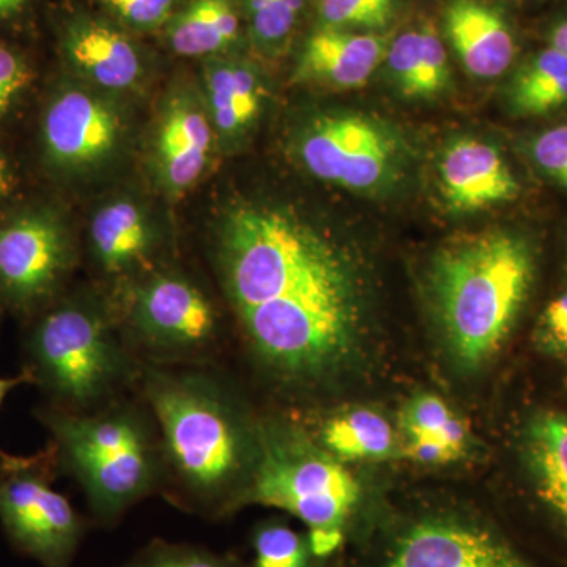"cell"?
Returning a JSON list of instances; mask_svg holds the SVG:
<instances>
[{"instance_id":"obj_16","label":"cell","mask_w":567,"mask_h":567,"mask_svg":"<svg viewBox=\"0 0 567 567\" xmlns=\"http://www.w3.org/2000/svg\"><path fill=\"white\" fill-rule=\"evenodd\" d=\"M89 238L96 268L121 289L158 268L155 230L140 205L130 200L104 205L93 216Z\"/></svg>"},{"instance_id":"obj_38","label":"cell","mask_w":567,"mask_h":567,"mask_svg":"<svg viewBox=\"0 0 567 567\" xmlns=\"http://www.w3.org/2000/svg\"><path fill=\"white\" fill-rule=\"evenodd\" d=\"M10 186V169L6 159L0 156V196L9 189Z\"/></svg>"},{"instance_id":"obj_20","label":"cell","mask_w":567,"mask_h":567,"mask_svg":"<svg viewBox=\"0 0 567 567\" xmlns=\"http://www.w3.org/2000/svg\"><path fill=\"white\" fill-rule=\"evenodd\" d=\"M171 50L185 58H219L240 39L235 0H189L166 24Z\"/></svg>"},{"instance_id":"obj_13","label":"cell","mask_w":567,"mask_h":567,"mask_svg":"<svg viewBox=\"0 0 567 567\" xmlns=\"http://www.w3.org/2000/svg\"><path fill=\"white\" fill-rule=\"evenodd\" d=\"M155 140V164L164 192L173 199L196 185L210 162L215 130L205 103L192 91L164 104Z\"/></svg>"},{"instance_id":"obj_9","label":"cell","mask_w":567,"mask_h":567,"mask_svg":"<svg viewBox=\"0 0 567 567\" xmlns=\"http://www.w3.org/2000/svg\"><path fill=\"white\" fill-rule=\"evenodd\" d=\"M76 252L61 219L31 213L0 226V303L35 316L58 300Z\"/></svg>"},{"instance_id":"obj_1","label":"cell","mask_w":567,"mask_h":567,"mask_svg":"<svg viewBox=\"0 0 567 567\" xmlns=\"http://www.w3.org/2000/svg\"><path fill=\"white\" fill-rule=\"evenodd\" d=\"M212 264L249 360L276 390L316 393L352 363L363 282L322 227L281 205H237L216 229Z\"/></svg>"},{"instance_id":"obj_14","label":"cell","mask_w":567,"mask_h":567,"mask_svg":"<svg viewBox=\"0 0 567 567\" xmlns=\"http://www.w3.org/2000/svg\"><path fill=\"white\" fill-rule=\"evenodd\" d=\"M66 62L85 80L110 91L140 84L145 62L140 44L117 22L92 14H74L63 25Z\"/></svg>"},{"instance_id":"obj_10","label":"cell","mask_w":567,"mask_h":567,"mask_svg":"<svg viewBox=\"0 0 567 567\" xmlns=\"http://www.w3.org/2000/svg\"><path fill=\"white\" fill-rule=\"evenodd\" d=\"M298 155L319 181L352 192H372L393 181L401 148L390 130L374 118L334 114L306 126Z\"/></svg>"},{"instance_id":"obj_8","label":"cell","mask_w":567,"mask_h":567,"mask_svg":"<svg viewBox=\"0 0 567 567\" xmlns=\"http://www.w3.org/2000/svg\"><path fill=\"white\" fill-rule=\"evenodd\" d=\"M59 475L50 440L29 456L0 450V527L18 554L41 567H73L91 522L52 487Z\"/></svg>"},{"instance_id":"obj_19","label":"cell","mask_w":567,"mask_h":567,"mask_svg":"<svg viewBox=\"0 0 567 567\" xmlns=\"http://www.w3.org/2000/svg\"><path fill=\"white\" fill-rule=\"evenodd\" d=\"M205 107L213 130L223 141H234L256 122L262 104V85L251 66L219 58L204 65Z\"/></svg>"},{"instance_id":"obj_2","label":"cell","mask_w":567,"mask_h":567,"mask_svg":"<svg viewBox=\"0 0 567 567\" xmlns=\"http://www.w3.org/2000/svg\"><path fill=\"white\" fill-rule=\"evenodd\" d=\"M136 393L162 439V496L213 522L245 506L259 464L262 421L246 413L221 365L142 363Z\"/></svg>"},{"instance_id":"obj_34","label":"cell","mask_w":567,"mask_h":567,"mask_svg":"<svg viewBox=\"0 0 567 567\" xmlns=\"http://www.w3.org/2000/svg\"><path fill=\"white\" fill-rule=\"evenodd\" d=\"M308 539L309 551L312 558H328L333 555L342 540H344V529L341 528H312L309 529Z\"/></svg>"},{"instance_id":"obj_3","label":"cell","mask_w":567,"mask_h":567,"mask_svg":"<svg viewBox=\"0 0 567 567\" xmlns=\"http://www.w3.org/2000/svg\"><path fill=\"white\" fill-rule=\"evenodd\" d=\"M33 416L50 435L61 475L70 476L84 494L89 520L96 527H117L134 506L162 495V439L136 391L93 412L41 404Z\"/></svg>"},{"instance_id":"obj_28","label":"cell","mask_w":567,"mask_h":567,"mask_svg":"<svg viewBox=\"0 0 567 567\" xmlns=\"http://www.w3.org/2000/svg\"><path fill=\"white\" fill-rule=\"evenodd\" d=\"M252 567H311L308 539L289 525L270 522L254 533Z\"/></svg>"},{"instance_id":"obj_27","label":"cell","mask_w":567,"mask_h":567,"mask_svg":"<svg viewBox=\"0 0 567 567\" xmlns=\"http://www.w3.org/2000/svg\"><path fill=\"white\" fill-rule=\"evenodd\" d=\"M118 567H240L237 559L192 543L156 537Z\"/></svg>"},{"instance_id":"obj_22","label":"cell","mask_w":567,"mask_h":567,"mask_svg":"<svg viewBox=\"0 0 567 567\" xmlns=\"http://www.w3.org/2000/svg\"><path fill=\"white\" fill-rule=\"evenodd\" d=\"M386 59L395 82L406 96H434L450 80L445 44L431 25L399 35L388 48Z\"/></svg>"},{"instance_id":"obj_23","label":"cell","mask_w":567,"mask_h":567,"mask_svg":"<svg viewBox=\"0 0 567 567\" xmlns=\"http://www.w3.org/2000/svg\"><path fill=\"white\" fill-rule=\"evenodd\" d=\"M317 443L342 462L382 461L393 456L398 440L385 416L354 409L324 420Z\"/></svg>"},{"instance_id":"obj_7","label":"cell","mask_w":567,"mask_h":567,"mask_svg":"<svg viewBox=\"0 0 567 567\" xmlns=\"http://www.w3.org/2000/svg\"><path fill=\"white\" fill-rule=\"evenodd\" d=\"M259 464L246 505L286 511L312 528H341L360 502L361 487L344 462L303 429L262 420Z\"/></svg>"},{"instance_id":"obj_21","label":"cell","mask_w":567,"mask_h":567,"mask_svg":"<svg viewBox=\"0 0 567 567\" xmlns=\"http://www.w3.org/2000/svg\"><path fill=\"white\" fill-rule=\"evenodd\" d=\"M525 456L537 494L567 527V415L544 412L533 417Z\"/></svg>"},{"instance_id":"obj_37","label":"cell","mask_w":567,"mask_h":567,"mask_svg":"<svg viewBox=\"0 0 567 567\" xmlns=\"http://www.w3.org/2000/svg\"><path fill=\"white\" fill-rule=\"evenodd\" d=\"M550 47L567 55V18L559 21L550 33Z\"/></svg>"},{"instance_id":"obj_5","label":"cell","mask_w":567,"mask_h":567,"mask_svg":"<svg viewBox=\"0 0 567 567\" xmlns=\"http://www.w3.org/2000/svg\"><path fill=\"white\" fill-rule=\"evenodd\" d=\"M106 303L93 295L65 297L32 316L21 371L44 405L87 413L136 391L142 363Z\"/></svg>"},{"instance_id":"obj_31","label":"cell","mask_w":567,"mask_h":567,"mask_svg":"<svg viewBox=\"0 0 567 567\" xmlns=\"http://www.w3.org/2000/svg\"><path fill=\"white\" fill-rule=\"evenodd\" d=\"M532 152L539 169L567 188V125L540 133Z\"/></svg>"},{"instance_id":"obj_33","label":"cell","mask_w":567,"mask_h":567,"mask_svg":"<svg viewBox=\"0 0 567 567\" xmlns=\"http://www.w3.org/2000/svg\"><path fill=\"white\" fill-rule=\"evenodd\" d=\"M537 341L551 353H567V292L547 306L539 327Z\"/></svg>"},{"instance_id":"obj_15","label":"cell","mask_w":567,"mask_h":567,"mask_svg":"<svg viewBox=\"0 0 567 567\" xmlns=\"http://www.w3.org/2000/svg\"><path fill=\"white\" fill-rule=\"evenodd\" d=\"M440 181L447 207L461 213L511 203L520 189L498 151L476 140H458L446 148Z\"/></svg>"},{"instance_id":"obj_30","label":"cell","mask_w":567,"mask_h":567,"mask_svg":"<svg viewBox=\"0 0 567 567\" xmlns=\"http://www.w3.org/2000/svg\"><path fill=\"white\" fill-rule=\"evenodd\" d=\"M122 28L152 32L163 28L175 13L177 0H96Z\"/></svg>"},{"instance_id":"obj_36","label":"cell","mask_w":567,"mask_h":567,"mask_svg":"<svg viewBox=\"0 0 567 567\" xmlns=\"http://www.w3.org/2000/svg\"><path fill=\"white\" fill-rule=\"evenodd\" d=\"M21 385H31L28 372L21 371L20 374L14 377H0V406L6 401L7 395Z\"/></svg>"},{"instance_id":"obj_24","label":"cell","mask_w":567,"mask_h":567,"mask_svg":"<svg viewBox=\"0 0 567 567\" xmlns=\"http://www.w3.org/2000/svg\"><path fill=\"white\" fill-rule=\"evenodd\" d=\"M511 104L520 115H544L567 103V55L555 48L525 63L511 85Z\"/></svg>"},{"instance_id":"obj_18","label":"cell","mask_w":567,"mask_h":567,"mask_svg":"<svg viewBox=\"0 0 567 567\" xmlns=\"http://www.w3.org/2000/svg\"><path fill=\"white\" fill-rule=\"evenodd\" d=\"M445 21L451 44L470 74L492 80L509 69L516 41L498 11L477 0H453Z\"/></svg>"},{"instance_id":"obj_32","label":"cell","mask_w":567,"mask_h":567,"mask_svg":"<svg viewBox=\"0 0 567 567\" xmlns=\"http://www.w3.org/2000/svg\"><path fill=\"white\" fill-rule=\"evenodd\" d=\"M31 69L20 52L0 43V115L9 112L31 81Z\"/></svg>"},{"instance_id":"obj_6","label":"cell","mask_w":567,"mask_h":567,"mask_svg":"<svg viewBox=\"0 0 567 567\" xmlns=\"http://www.w3.org/2000/svg\"><path fill=\"white\" fill-rule=\"evenodd\" d=\"M117 303L118 328L141 363L221 365V317L189 276L155 268L118 289Z\"/></svg>"},{"instance_id":"obj_26","label":"cell","mask_w":567,"mask_h":567,"mask_svg":"<svg viewBox=\"0 0 567 567\" xmlns=\"http://www.w3.org/2000/svg\"><path fill=\"white\" fill-rule=\"evenodd\" d=\"M305 9V0H245L254 43L279 51L292 39Z\"/></svg>"},{"instance_id":"obj_11","label":"cell","mask_w":567,"mask_h":567,"mask_svg":"<svg viewBox=\"0 0 567 567\" xmlns=\"http://www.w3.org/2000/svg\"><path fill=\"white\" fill-rule=\"evenodd\" d=\"M383 567H528L503 537L458 517H427L395 540Z\"/></svg>"},{"instance_id":"obj_4","label":"cell","mask_w":567,"mask_h":567,"mask_svg":"<svg viewBox=\"0 0 567 567\" xmlns=\"http://www.w3.org/2000/svg\"><path fill=\"white\" fill-rule=\"evenodd\" d=\"M535 281V254L509 230H487L445 246L431 286L443 333L465 368L486 363L513 330Z\"/></svg>"},{"instance_id":"obj_29","label":"cell","mask_w":567,"mask_h":567,"mask_svg":"<svg viewBox=\"0 0 567 567\" xmlns=\"http://www.w3.org/2000/svg\"><path fill=\"white\" fill-rule=\"evenodd\" d=\"M398 0H320L322 28L383 29L394 20Z\"/></svg>"},{"instance_id":"obj_35","label":"cell","mask_w":567,"mask_h":567,"mask_svg":"<svg viewBox=\"0 0 567 567\" xmlns=\"http://www.w3.org/2000/svg\"><path fill=\"white\" fill-rule=\"evenodd\" d=\"M28 7L29 0H0V22L18 20Z\"/></svg>"},{"instance_id":"obj_12","label":"cell","mask_w":567,"mask_h":567,"mask_svg":"<svg viewBox=\"0 0 567 567\" xmlns=\"http://www.w3.org/2000/svg\"><path fill=\"white\" fill-rule=\"evenodd\" d=\"M122 130L121 114L110 102L93 92L65 89L44 114V147L63 169H91L117 151Z\"/></svg>"},{"instance_id":"obj_17","label":"cell","mask_w":567,"mask_h":567,"mask_svg":"<svg viewBox=\"0 0 567 567\" xmlns=\"http://www.w3.org/2000/svg\"><path fill=\"white\" fill-rule=\"evenodd\" d=\"M388 41L371 33L322 28L309 35L295 70L300 84L357 89L365 84L386 58Z\"/></svg>"},{"instance_id":"obj_25","label":"cell","mask_w":567,"mask_h":567,"mask_svg":"<svg viewBox=\"0 0 567 567\" xmlns=\"http://www.w3.org/2000/svg\"><path fill=\"white\" fill-rule=\"evenodd\" d=\"M404 436H432L442 440L465 456L470 445V431L465 421L435 394H417L410 399L401 415Z\"/></svg>"}]
</instances>
